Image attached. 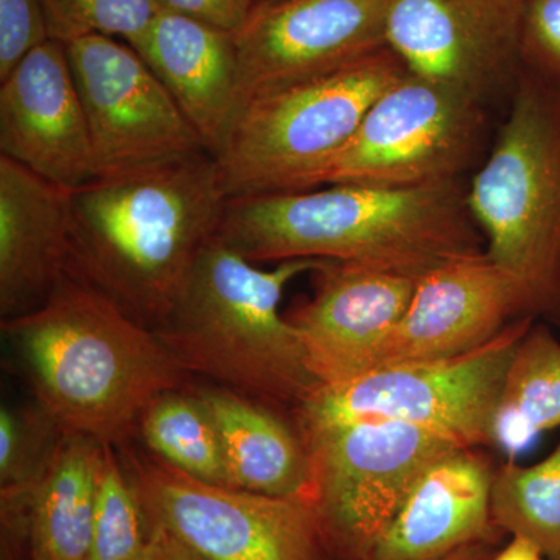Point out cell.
I'll use <instances>...</instances> for the list:
<instances>
[{
	"instance_id": "cell-30",
	"label": "cell",
	"mask_w": 560,
	"mask_h": 560,
	"mask_svg": "<svg viewBox=\"0 0 560 560\" xmlns=\"http://www.w3.org/2000/svg\"><path fill=\"white\" fill-rule=\"evenodd\" d=\"M154 2L160 10L173 11L237 35L249 20L257 0H154Z\"/></svg>"
},
{
	"instance_id": "cell-10",
	"label": "cell",
	"mask_w": 560,
	"mask_h": 560,
	"mask_svg": "<svg viewBox=\"0 0 560 560\" xmlns=\"http://www.w3.org/2000/svg\"><path fill=\"white\" fill-rule=\"evenodd\" d=\"M149 522L208 560H330L311 501L220 488L121 448Z\"/></svg>"
},
{
	"instance_id": "cell-9",
	"label": "cell",
	"mask_w": 560,
	"mask_h": 560,
	"mask_svg": "<svg viewBox=\"0 0 560 560\" xmlns=\"http://www.w3.org/2000/svg\"><path fill=\"white\" fill-rule=\"evenodd\" d=\"M482 127L481 102L404 73L320 168L313 189L331 184L408 189L458 180L477 154Z\"/></svg>"
},
{
	"instance_id": "cell-3",
	"label": "cell",
	"mask_w": 560,
	"mask_h": 560,
	"mask_svg": "<svg viewBox=\"0 0 560 560\" xmlns=\"http://www.w3.org/2000/svg\"><path fill=\"white\" fill-rule=\"evenodd\" d=\"M2 331L62 429L119 451L147 408L189 378L153 330L70 271L36 311L2 319Z\"/></svg>"
},
{
	"instance_id": "cell-29",
	"label": "cell",
	"mask_w": 560,
	"mask_h": 560,
	"mask_svg": "<svg viewBox=\"0 0 560 560\" xmlns=\"http://www.w3.org/2000/svg\"><path fill=\"white\" fill-rule=\"evenodd\" d=\"M50 39L40 0H0V81Z\"/></svg>"
},
{
	"instance_id": "cell-20",
	"label": "cell",
	"mask_w": 560,
	"mask_h": 560,
	"mask_svg": "<svg viewBox=\"0 0 560 560\" xmlns=\"http://www.w3.org/2000/svg\"><path fill=\"white\" fill-rule=\"evenodd\" d=\"M195 393L215 420L235 489L308 500L311 460L296 425L235 390L201 386Z\"/></svg>"
},
{
	"instance_id": "cell-12",
	"label": "cell",
	"mask_w": 560,
	"mask_h": 560,
	"mask_svg": "<svg viewBox=\"0 0 560 560\" xmlns=\"http://www.w3.org/2000/svg\"><path fill=\"white\" fill-rule=\"evenodd\" d=\"M528 0H386V47L412 75L485 103L514 88Z\"/></svg>"
},
{
	"instance_id": "cell-14",
	"label": "cell",
	"mask_w": 560,
	"mask_h": 560,
	"mask_svg": "<svg viewBox=\"0 0 560 560\" xmlns=\"http://www.w3.org/2000/svg\"><path fill=\"white\" fill-rule=\"evenodd\" d=\"M312 300L287 313L320 386L371 372L390 331L410 305L419 279L324 260Z\"/></svg>"
},
{
	"instance_id": "cell-31",
	"label": "cell",
	"mask_w": 560,
	"mask_h": 560,
	"mask_svg": "<svg viewBox=\"0 0 560 560\" xmlns=\"http://www.w3.org/2000/svg\"><path fill=\"white\" fill-rule=\"evenodd\" d=\"M149 523V560H208L160 523Z\"/></svg>"
},
{
	"instance_id": "cell-16",
	"label": "cell",
	"mask_w": 560,
	"mask_h": 560,
	"mask_svg": "<svg viewBox=\"0 0 560 560\" xmlns=\"http://www.w3.org/2000/svg\"><path fill=\"white\" fill-rule=\"evenodd\" d=\"M0 154L69 190L94 178L86 114L60 40L40 44L0 81Z\"/></svg>"
},
{
	"instance_id": "cell-33",
	"label": "cell",
	"mask_w": 560,
	"mask_h": 560,
	"mask_svg": "<svg viewBox=\"0 0 560 560\" xmlns=\"http://www.w3.org/2000/svg\"><path fill=\"white\" fill-rule=\"evenodd\" d=\"M497 539H499V536L474 541V544L459 548L458 551L452 552L442 560H490L495 555L493 548H495Z\"/></svg>"
},
{
	"instance_id": "cell-24",
	"label": "cell",
	"mask_w": 560,
	"mask_h": 560,
	"mask_svg": "<svg viewBox=\"0 0 560 560\" xmlns=\"http://www.w3.org/2000/svg\"><path fill=\"white\" fill-rule=\"evenodd\" d=\"M490 514L501 533L529 540L547 560H560V442L533 466L510 459L493 471Z\"/></svg>"
},
{
	"instance_id": "cell-19",
	"label": "cell",
	"mask_w": 560,
	"mask_h": 560,
	"mask_svg": "<svg viewBox=\"0 0 560 560\" xmlns=\"http://www.w3.org/2000/svg\"><path fill=\"white\" fill-rule=\"evenodd\" d=\"M492 464L480 448L459 447L420 475L368 560H442L499 536L490 514Z\"/></svg>"
},
{
	"instance_id": "cell-25",
	"label": "cell",
	"mask_w": 560,
	"mask_h": 560,
	"mask_svg": "<svg viewBox=\"0 0 560 560\" xmlns=\"http://www.w3.org/2000/svg\"><path fill=\"white\" fill-rule=\"evenodd\" d=\"M69 431L39 401L0 411V490L2 511H27L33 490L49 470Z\"/></svg>"
},
{
	"instance_id": "cell-17",
	"label": "cell",
	"mask_w": 560,
	"mask_h": 560,
	"mask_svg": "<svg viewBox=\"0 0 560 560\" xmlns=\"http://www.w3.org/2000/svg\"><path fill=\"white\" fill-rule=\"evenodd\" d=\"M130 46L171 92L212 156L241 116V66L234 33L160 10Z\"/></svg>"
},
{
	"instance_id": "cell-2",
	"label": "cell",
	"mask_w": 560,
	"mask_h": 560,
	"mask_svg": "<svg viewBox=\"0 0 560 560\" xmlns=\"http://www.w3.org/2000/svg\"><path fill=\"white\" fill-rule=\"evenodd\" d=\"M226 201L208 151L95 176L72 190L68 271L156 329Z\"/></svg>"
},
{
	"instance_id": "cell-15",
	"label": "cell",
	"mask_w": 560,
	"mask_h": 560,
	"mask_svg": "<svg viewBox=\"0 0 560 560\" xmlns=\"http://www.w3.org/2000/svg\"><path fill=\"white\" fill-rule=\"evenodd\" d=\"M521 318V293L514 280L485 250L453 260L419 279L407 312L383 342L374 370L466 355Z\"/></svg>"
},
{
	"instance_id": "cell-13",
	"label": "cell",
	"mask_w": 560,
	"mask_h": 560,
	"mask_svg": "<svg viewBox=\"0 0 560 560\" xmlns=\"http://www.w3.org/2000/svg\"><path fill=\"white\" fill-rule=\"evenodd\" d=\"M385 16L386 0H257L235 35L242 109L385 49Z\"/></svg>"
},
{
	"instance_id": "cell-22",
	"label": "cell",
	"mask_w": 560,
	"mask_h": 560,
	"mask_svg": "<svg viewBox=\"0 0 560 560\" xmlns=\"http://www.w3.org/2000/svg\"><path fill=\"white\" fill-rule=\"evenodd\" d=\"M560 429V341L534 323L515 349L501 390L492 447L514 459L541 433Z\"/></svg>"
},
{
	"instance_id": "cell-26",
	"label": "cell",
	"mask_w": 560,
	"mask_h": 560,
	"mask_svg": "<svg viewBox=\"0 0 560 560\" xmlns=\"http://www.w3.org/2000/svg\"><path fill=\"white\" fill-rule=\"evenodd\" d=\"M119 448L103 445L97 506L88 560H149L150 529Z\"/></svg>"
},
{
	"instance_id": "cell-32",
	"label": "cell",
	"mask_w": 560,
	"mask_h": 560,
	"mask_svg": "<svg viewBox=\"0 0 560 560\" xmlns=\"http://www.w3.org/2000/svg\"><path fill=\"white\" fill-rule=\"evenodd\" d=\"M490 560H547L544 552L523 537H512L510 544Z\"/></svg>"
},
{
	"instance_id": "cell-6",
	"label": "cell",
	"mask_w": 560,
	"mask_h": 560,
	"mask_svg": "<svg viewBox=\"0 0 560 560\" xmlns=\"http://www.w3.org/2000/svg\"><path fill=\"white\" fill-rule=\"evenodd\" d=\"M407 72L385 47L329 75L246 103L213 156L228 200L313 189L372 103Z\"/></svg>"
},
{
	"instance_id": "cell-27",
	"label": "cell",
	"mask_w": 560,
	"mask_h": 560,
	"mask_svg": "<svg viewBox=\"0 0 560 560\" xmlns=\"http://www.w3.org/2000/svg\"><path fill=\"white\" fill-rule=\"evenodd\" d=\"M50 39L68 44L88 35L120 36L130 43L160 7L154 0H40Z\"/></svg>"
},
{
	"instance_id": "cell-5",
	"label": "cell",
	"mask_w": 560,
	"mask_h": 560,
	"mask_svg": "<svg viewBox=\"0 0 560 560\" xmlns=\"http://www.w3.org/2000/svg\"><path fill=\"white\" fill-rule=\"evenodd\" d=\"M467 205L486 256L521 293L523 318L560 327L559 88L521 70Z\"/></svg>"
},
{
	"instance_id": "cell-11",
	"label": "cell",
	"mask_w": 560,
	"mask_h": 560,
	"mask_svg": "<svg viewBox=\"0 0 560 560\" xmlns=\"http://www.w3.org/2000/svg\"><path fill=\"white\" fill-rule=\"evenodd\" d=\"M66 49L90 128L94 178L208 151L130 44L88 35Z\"/></svg>"
},
{
	"instance_id": "cell-4",
	"label": "cell",
	"mask_w": 560,
	"mask_h": 560,
	"mask_svg": "<svg viewBox=\"0 0 560 560\" xmlns=\"http://www.w3.org/2000/svg\"><path fill=\"white\" fill-rule=\"evenodd\" d=\"M323 264L289 260L261 270L217 235L154 335L187 374L294 411L320 385L279 305L291 280Z\"/></svg>"
},
{
	"instance_id": "cell-23",
	"label": "cell",
	"mask_w": 560,
	"mask_h": 560,
	"mask_svg": "<svg viewBox=\"0 0 560 560\" xmlns=\"http://www.w3.org/2000/svg\"><path fill=\"white\" fill-rule=\"evenodd\" d=\"M138 433L151 455L187 477L235 489L215 420L195 390L162 394L143 412Z\"/></svg>"
},
{
	"instance_id": "cell-7",
	"label": "cell",
	"mask_w": 560,
	"mask_h": 560,
	"mask_svg": "<svg viewBox=\"0 0 560 560\" xmlns=\"http://www.w3.org/2000/svg\"><path fill=\"white\" fill-rule=\"evenodd\" d=\"M533 318L512 320L488 345L456 359L378 368L319 386L294 410L300 434L361 420L436 431L464 447H492L497 408L512 357Z\"/></svg>"
},
{
	"instance_id": "cell-28",
	"label": "cell",
	"mask_w": 560,
	"mask_h": 560,
	"mask_svg": "<svg viewBox=\"0 0 560 560\" xmlns=\"http://www.w3.org/2000/svg\"><path fill=\"white\" fill-rule=\"evenodd\" d=\"M522 69L560 90V0H528L521 35Z\"/></svg>"
},
{
	"instance_id": "cell-21",
	"label": "cell",
	"mask_w": 560,
	"mask_h": 560,
	"mask_svg": "<svg viewBox=\"0 0 560 560\" xmlns=\"http://www.w3.org/2000/svg\"><path fill=\"white\" fill-rule=\"evenodd\" d=\"M102 456V442L66 434L25 512L33 560H88Z\"/></svg>"
},
{
	"instance_id": "cell-1",
	"label": "cell",
	"mask_w": 560,
	"mask_h": 560,
	"mask_svg": "<svg viewBox=\"0 0 560 560\" xmlns=\"http://www.w3.org/2000/svg\"><path fill=\"white\" fill-rule=\"evenodd\" d=\"M219 237L253 264L330 260L416 279L485 250L460 179L230 198Z\"/></svg>"
},
{
	"instance_id": "cell-8",
	"label": "cell",
	"mask_w": 560,
	"mask_h": 560,
	"mask_svg": "<svg viewBox=\"0 0 560 560\" xmlns=\"http://www.w3.org/2000/svg\"><path fill=\"white\" fill-rule=\"evenodd\" d=\"M311 460L308 501L337 560H368L431 464L464 447L436 431L361 420L301 434Z\"/></svg>"
},
{
	"instance_id": "cell-18",
	"label": "cell",
	"mask_w": 560,
	"mask_h": 560,
	"mask_svg": "<svg viewBox=\"0 0 560 560\" xmlns=\"http://www.w3.org/2000/svg\"><path fill=\"white\" fill-rule=\"evenodd\" d=\"M72 190L0 154V313L36 311L69 270Z\"/></svg>"
}]
</instances>
